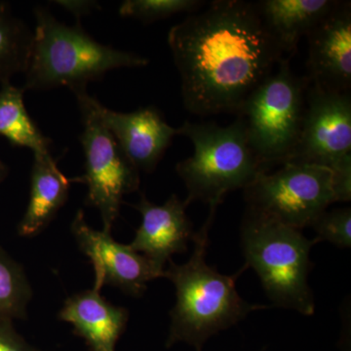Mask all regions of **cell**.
<instances>
[{
    "mask_svg": "<svg viewBox=\"0 0 351 351\" xmlns=\"http://www.w3.org/2000/svg\"><path fill=\"white\" fill-rule=\"evenodd\" d=\"M71 184L51 154H34L29 204L18 234L32 237L43 232L68 200Z\"/></svg>",
    "mask_w": 351,
    "mask_h": 351,
    "instance_id": "16",
    "label": "cell"
},
{
    "mask_svg": "<svg viewBox=\"0 0 351 351\" xmlns=\"http://www.w3.org/2000/svg\"><path fill=\"white\" fill-rule=\"evenodd\" d=\"M311 228L317 233L318 241H328L339 248L351 246V209H335L324 211L317 217Z\"/></svg>",
    "mask_w": 351,
    "mask_h": 351,
    "instance_id": "21",
    "label": "cell"
},
{
    "mask_svg": "<svg viewBox=\"0 0 351 351\" xmlns=\"http://www.w3.org/2000/svg\"><path fill=\"white\" fill-rule=\"evenodd\" d=\"M36 25L24 91H46L66 86L71 91L96 82L112 69L142 68L147 58L115 49L92 38L80 22H59L45 7L34 8Z\"/></svg>",
    "mask_w": 351,
    "mask_h": 351,
    "instance_id": "3",
    "label": "cell"
},
{
    "mask_svg": "<svg viewBox=\"0 0 351 351\" xmlns=\"http://www.w3.org/2000/svg\"><path fill=\"white\" fill-rule=\"evenodd\" d=\"M32 294L22 265L0 247V320L27 318Z\"/></svg>",
    "mask_w": 351,
    "mask_h": 351,
    "instance_id": "19",
    "label": "cell"
},
{
    "mask_svg": "<svg viewBox=\"0 0 351 351\" xmlns=\"http://www.w3.org/2000/svg\"><path fill=\"white\" fill-rule=\"evenodd\" d=\"M59 319L73 327L90 351H115L125 332L129 311L110 304L94 288L69 297L59 313Z\"/></svg>",
    "mask_w": 351,
    "mask_h": 351,
    "instance_id": "14",
    "label": "cell"
},
{
    "mask_svg": "<svg viewBox=\"0 0 351 351\" xmlns=\"http://www.w3.org/2000/svg\"><path fill=\"white\" fill-rule=\"evenodd\" d=\"M245 265L253 267L274 306L313 315L315 302L308 284L311 248L301 230L247 209L240 228Z\"/></svg>",
    "mask_w": 351,
    "mask_h": 351,
    "instance_id": "4",
    "label": "cell"
},
{
    "mask_svg": "<svg viewBox=\"0 0 351 351\" xmlns=\"http://www.w3.org/2000/svg\"><path fill=\"white\" fill-rule=\"evenodd\" d=\"M24 90L10 84L0 89V136L16 147H27L34 154H51V140L39 130L24 103Z\"/></svg>",
    "mask_w": 351,
    "mask_h": 351,
    "instance_id": "17",
    "label": "cell"
},
{
    "mask_svg": "<svg viewBox=\"0 0 351 351\" xmlns=\"http://www.w3.org/2000/svg\"><path fill=\"white\" fill-rule=\"evenodd\" d=\"M54 3L75 15L77 22L84 16L93 12L95 9L101 8L99 2L93 0H57Z\"/></svg>",
    "mask_w": 351,
    "mask_h": 351,
    "instance_id": "23",
    "label": "cell"
},
{
    "mask_svg": "<svg viewBox=\"0 0 351 351\" xmlns=\"http://www.w3.org/2000/svg\"><path fill=\"white\" fill-rule=\"evenodd\" d=\"M140 212L142 223L129 246L149 258L159 271L175 254L186 253L195 232L186 215L184 200L172 195L162 205H156L143 193L137 204H130Z\"/></svg>",
    "mask_w": 351,
    "mask_h": 351,
    "instance_id": "13",
    "label": "cell"
},
{
    "mask_svg": "<svg viewBox=\"0 0 351 351\" xmlns=\"http://www.w3.org/2000/svg\"><path fill=\"white\" fill-rule=\"evenodd\" d=\"M95 110L122 151L138 171L152 173L169 147L179 129L170 126L156 108L117 112L93 99Z\"/></svg>",
    "mask_w": 351,
    "mask_h": 351,
    "instance_id": "12",
    "label": "cell"
},
{
    "mask_svg": "<svg viewBox=\"0 0 351 351\" xmlns=\"http://www.w3.org/2000/svg\"><path fill=\"white\" fill-rule=\"evenodd\" d=\"M217 209H210L202 228L193 237V253L186 263L169 261L164 276L174 284L176 304L170 311L171 325L166 348L182 341L202 351L206 341L219 332L245 319L253 311L267 308L250 304L237 292V278L246 265L233 276L221 274L206 262L209 232Z\"/></svg>",
    "mask_w": 351,
    "mask_h": 351,
    "instance_id": "2",
    "label": "cell"
},
{
    "mask_svg": "<svg viewBox=\"0 0 351 351\" xmlns=\"http://www.w3.org/2000/svg\"><path fill=\"white\" fill-rule=\"evenodd\" d=\"M309 83L332 91L351 86V5L338 1L307 34Z\"/></svg>",
    "mask_w": 351,
    "mask_h": 351,
    "instance_id": "11",
    "label": "cell"
},
{
    "mask_svg": "<svg viewBox=\"0 0 351 351\" xmlns=\"http://www.w3.org/2000/svg\"><path fill=\"white\" fill-rule=\"evenodd\" d=\"M245 99L235 114L242 122L252 151L263 169L288 162L301 136L307 77L295 75L284 58Z\"/></svg>",
    "mask_w": 351,
    "mask_h": 351,
    "instance_id": "6",
    "label": "cell"
},
{
    "mask_svg": "<svg viewBox=\"0 0 351 351\" xmlns=\"http://www.w3.org/2000/svg\"><path fill=\"white\" fill-rule=\"evenodd\" d=\"M168 43L184 107L199 117L237 113L284 59L255 2L244 0L212 1L172 27Z\"/></svg>",
    "mask_w": 351,
    "mask_h": 351,
    "instance_id": "1",
    "label": "cell"
},
{
    "mask_svg": "<svg viewBox=\"0 0 351 351\" xmlns=\"http://www.w3.org/2000/svg\"><path fill=\"white\" fill-rule=\"evenodd\" d=\"M336 0H263L255 2L265 29L283 55L294 56L302 36L326 17Z\"/></svg>",
    "mask_w": 351,
    "mask_h": 351,
    "instance_id": "15",
    "label": "cell"
},
{
    "mask_svg": "<svg viewBox=\"0 0 351 351\" xmlns=\"http://www.w3.org/2000/svg\"><path fill=\"white\" fill-rule=\"evenodd\" d=\"M0 351H43L32 346L16 331L13 321L0 320Z\"/></svg>",
    "mask_w": 351,
    "mask_h": 351,
    "instance_id": "22",
    "label": "cell"
},
{
    "mask_svg": "<svg viewBox=\"0 0 351 351\" xmlns=\"http://www.w3.org/2000/svg\"><path fill=\"white\" fill-rule=\"evenodd\" d=\"M7 174H8V168L6 167L5 164L0 160V182L5 179Z\"/></svg>",
    "mask_w": 351,
    "mask_h": 351,
    "instance_id": "24",
    "label": "cell"
},
{
    "mask_svg": "<svg viewBox=\"0 0 351 351\" xmlns=\"http://www.w3.org/2000/svg\"><path fill=\"white\" fill-rule=\"evenodd\" d=\"M34 32L13 15L10 6L0 2V82H10L18 73H25L29 63Z\"/></svg>",
    "mask_w": 351,
    "mask_h": 351,
    "instance_id": "18",
    "label": "cell"
},
{
    "mask_svg": "<svg viewBox=\"0 0 351 351\" xmlns=\"http://www.w3.org/2000/svg\"><path fill=\"white\" fill-rule=\"evenodd\" d=\"M200 0H126L119 7L122 17L135 18L145 24L181 13H195L204 5Z\"/></svg>",
    "mask_w": 351,
    "mask_h": 351,
    "instance_id": "20",
    "label": "cell"
},
{
    "mask_svg": "<svg viewBox=\"0 0 351 351\" xmlns=\"http://www.w3.org/2000/svg\"><path fill=\"white\" fill-rule=\"evenodd\" d=\"M71 232L80 250L93 265L95 290L101 292V288L110 286L132 297H141L147 283L164 276L149 258L129 245L115 241L112 233L88 225L82 210L75 214Z\"/></svg>",
    "mask_w": 351,
    "mask_h": 351,
    "instance_id": "10",
    "label": "cell"
},
{
    "mask_svg": "<svg viewBox=\"0 0 351 351\" xmlns=\"http://www.w3.org/2000/svg\"><path fill=\"white\" fill-rule=\"evenodd\" d=\"M288 162L351 165V97L309 83L301 136ZM287 163V162H286Z\"/></svg>",
    "mask_w": 351,
    "mask_h": 351,
    "instance_id": "9",
    "label": "cell"
},
{
    "mask_svg": "<svg viewBox=\"0 0 351 351\" xmlns=\"http://www.w3.org/2000/svg\"><path fill=\"white\" fill-rule=\"evenodd\" d=\"M178 129L195 147L193 156L176 165L188 191V207L200 201L210 209H218L228 193L246 189L267 172L252 151L239 119L228 126L186 121Z\"/></svg>",
    "mask_w": 351,
    "mask_h": 351,
    "instance_id": "5",
    "label": "cell"
},
{
    "mask_svg": "<svg viewBox=\"0 0 351 351\" xmlns=\"http://www.w3.org/2000/svg\"><path fill=\"white\" fill-rule=\"evenodd\" d=\"M244 193L248 210L301 230L337 202L334 173L316 164L284 163L261 173Z\"/></svg>",
    "mask_w": 351,
    "mask_h": 351,
    "instance_id": "8",
    "label": "cell"
},
{
    "mask_svg": "<svg viewBox=\"0 0 351 351\" xmlns=\"http://www.w3.org/2000/svg\"><path fill=\"white\" fill-rule=\"evenodd\" d=\"M83 126L80 134L85 157V173L71 182L87 186L85 204L100 212L103 230L112 233L124 196L140 188V174L112 133L101 123L86 87L73 90Z\"/></svg>",
    "mask_w": 351,
    "mask_h": 351,
    "instance_id": "7",
    "label": "cell"
}]
</instances>
